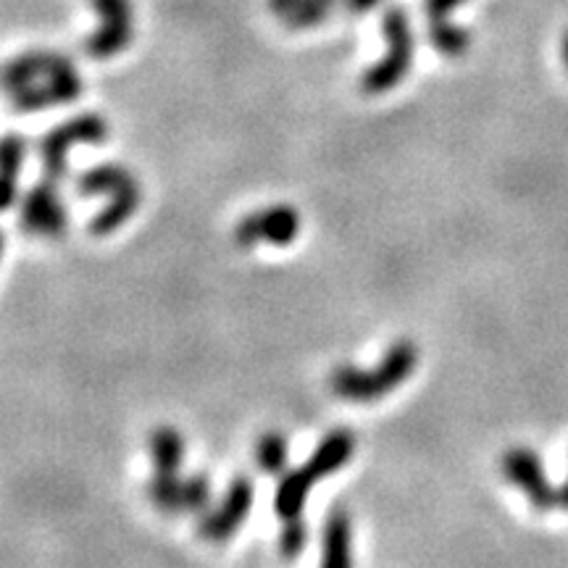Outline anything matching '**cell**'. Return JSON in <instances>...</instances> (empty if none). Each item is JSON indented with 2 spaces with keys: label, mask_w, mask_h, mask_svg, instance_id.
<instances>
[{
  "label": "cell",
  "mask_w": 568,
  "mask_h": 568,
  "mask_svg": "<svg viewBox=\"0 0 568 568\" xmlns=\"http://www.w3.org/2000/svg\"><path fill=\"white\" fill-rule=\"evenodd\" d=\"M419 364V347L411 339H398L387 347L374 369H358V366H337L330 377V387L337 398L347 403H377L396 392L400 385L408 382Z\"/></svg>",
  "instance_id": "obj_1"
},
{
  "label": "cell",
  "mask_w": 568,
  "mask_h": 568,
  "mask_svg": "<svg viewBox=\"0 0 568 568\" xmlns=\"http://www.w3.org/2000/svg\"><path fill=\"white\" fill-rule=\"evenodd\" d=\"M382 32L387 37L385 58L371 64L364 71V77H360V87H364L366 96L392 92L408 77L413 66V30L408 11L400 9V5L387 9L382 16Z\"/></svg>",
  "instance_id": "obj_2"
},
{
  "label": "cell",
  "mask_w": 568,
  "mask_h": 568,
  "mask_svg": "<svg viewBox=\"0 0 568 568\" xmlns=\"http://www.w3.org/2000/svg\"><path fill=\"white\" fill-rule=\"evenodd\" d=\"M111 135L109 122L100 113H77V116L66 119L58 126H53L48 135L37 143L40 164L43 174L53 182H62L69 177V153L75 145H100Z\"/></svg>",
  "instance_id": "obj_3"
},
{
  "label": "cell",
  "mask_w": 568,
  "mask_h": 568,
  "mask_svg": "<svg viewBox=\"0 0 568 568\" xmlns=\"http://www.w3.org/2000/svg\"><path fill=\"white\" fill-rule=\"evenodd\" d=\"M85 79L79 77L77 66L71 58L53 69L51 75L35 79V82L19 87V90L9 92L13 113H40L58 109V105H69L82 98Z\"/></svg>",
  "instance_id": "obj_4"
},
{
  "label": "cell",
  "mask_w": 568,
  "mask_h": 568,
  "mask_svg": "<svg viewBox=\"0 0 568 568\" xmlns=\"http://www.w3.org/2000/svg\"><path fill=\"white\" fill-rule=\"evenodd\" d=\"M19 226L32 237L62 240L69 230V209L53 179L32 185L19 205Z\"/></svg>",
  "instance_id": "obj_5"
},
{
  "label": "cell",
  "mask_w": 568,
  "mask_h": 568,
  "mask_svg": "<svg viewBox=\"0 0 568 568\" xmlns=\"http://www.w3.org/2000/svg\"><path fill=\"white\" fill-rule=\"evenodd\" d=\"M151 503L162 513L179 516V513H205L211 505V479L205 474H153L145 487Z\"/></svg>",
  "instance_id": "obj_6"
},
{
  "label": "cell",
  "mask_w": 568,
  "mask_h": 568,
  "mask_svg": "<svg viewBox=\"0 0 568 568\" xmlns=\"http://www.w3.org/2000/svg\"><path fill=\"white\" fill-rule=\"evenodd\" d=\"M90 3L100 16V26L85 40V53L98 62H105L130 48L132 37H135L132 0H90Z\"/></svg>",
  "instance_id": "obj_7"
},
{
  "label": "cell",
  "mask_w": 568,
  "mask_h": 568,
  "mask_svg": "<svg viewBox=\"0 0 568 568\" xmlns=\"http://www.w3.org/2000/svg\"><path fill=\"white\" fill-rule=\"evenodd\" d=\"M253 500H256V487L247 477H235L226 487L224 498L219 500L216 508H209L200 519V537L205 543H226L243 530V524L250 516Z\"/></svg>",
  "instance_id": "obj_8"
},
{
  "label": "cell",
  "mask_w": 568,
  "mask_h": 568,
  "mask_svg": "<svg viewBox=\"0 0 568 568\" xmlns=\"http://www.w3.org/2000/svg\"><path fill=\"white\" fill-rule=\"evenodd\" d=\"M300 235V213L292 205H269V209H260L247 213L240 219L235 226V243L240 247H253V245H277L287 247L292 245Z\"/></svg>",
  "instance_id": "obj_9"
},
{
  "label": "cell",
  "mask_w": 568,
  "mask_h": 568,
  "mask_svg": "<svg viewBox=\"0 0 568 568\" xmlns=\"http://www.w3.org/2000/svg\"><path fill=\"white\" fill-rule=\"evenodd\" d=\"M500 469L519 487L537 511H553L558 505V490L543 469V458L530 447H511L500 460Z\"/></svg>",
  "instance_id": "obj_10"
},
{
  "label": "cell",
  "mask_w": 568,
  "mask_h": 568,
  "mask_svg": "<svg viewBox=\"0 0 568 568\" xmlns=\"http://www.w3.org/2000/svg\"><path fill=\"white\" fill-rule=\"evenodd\" d=\"M353 453H356V437H353V432L334 430L316 445V450L305 460L303 471L309 474L313 482H322V479L332 477V474L343 471L347 460L353 458Z\"/></svg>",
  "instance_id": "obj_11"
},
{
  "label": "cell",
  "mask_w": 568,
  "mask_h": 568,
  "mask_svg": "<svg viewBox=\"0 0 568 568\" xmlns=\"http://www.w3.org/2000/svg\"><path fill=\"white\" fill-rule=\"evenodd\" d=\"M140 203H143V192H140V182H132L126 185L124 190L113 192L109 198V203L100 209L96 216H92L90 222V232L96 237H109L113 235L116 230H122V226L130 222L132 216H135Z\"/></svg>",
  "instance_id": "obj_12"
},
{
  "label": "cell",
  "mask_w": 568,
  "mask_h": 568,
  "mask_svg": "<svg viewBox=\"0 0 568 568\" xmlns=\"http://www.w3.org/2000/svg\"><path fill=\"white\" fill-rule=\"evenodd\" d=\"M26 162V140L22 135L0 137V213L19 198V174Z\"/></svg>",
  "instance_id": "obj_13"
},
{
  "label": "cell",
  "mask_w": 568,
  "mask_h": 568,
  "mask_svg": "<svg viewBox=\"0 0 568 568\" xmlns=\"http://www.w3.org/2000/svg\"><path fill=\"white\" fill-rule=\"evenodd\" d=\"M137 182V177L122 164H96L92 169L77 177L75 190L82 198H111L113 192L124 190L126 185Z\"/></svg>",
  "instance_id": "obj_14"
},
{
  "label": "cell",
  "mask_w": 568,
  "mask_h": 568,
  "mask_svg": "<svg viewBox=\"0 0 568 568\" xmlns=\"http://www.w3.org/2000/svg\"><path fill=\"white\" fill-rule=\"evenodd\" d=\"M353 521L345 508H334L324 524V553L322 564L326 568H345L353 564Z\"/></svg>",
  "instance_id": "obj_15"
},
{
  "label": "cell",
  "mask_w": 568,
  "mask_h": 568,
  "mask_svg": "<svg viewBox=\"0 0 568 568\" xmlns=\"http://www.w3.org/2000/svg\"><path fill=\"white\" fill-rule=\"evenodd\" d=\"M313 487H316V482L303 469L282 474V482H279L277 494H274V513L282 521L303 516V508L309 503Z\"/></svg>",
  "instance_id": "obj_16"
},
{
  "label": "cell",
  "mask_w": 568,
  "mask_h": 568,
  "mask_svg": "<svg viewBox=\"0 0 568 568\" xmlns=\"http://www.w3.org/2000/svg\"><path fill=\"white\" fill-rule=\"evenodd\" d=\"M151 456L156 474H179L185 460V437L174 426H158L151 434Z\"/></svg>",
  "instance_id": "obj_17"
},
{
  "label": "cell",
  "mask_w": 568,
  "mask_h": 568,
  "mask_svg": "<svg viewBox=\"0 0 568 568\" xmlns=\"http://www.w3.org/2000/svg\"><path fill=\"white\" fill-rule=\"evenodd\" d=\"M256 460L258 469L266 477H282L287 471V460H290V447L282 432H266L260 434L256 443Z\"/></svg>",
  "instance_id": "obj_18"
},
{
  "label": "cell",
  "mask_w": 568,
  "mask_h": 568,
  "mask_svg": "<svg viewBox=\"0 0 568 568\" xmlns=\"http://www.w3.org/2000/svg\"><path fill=\"white\" fill-rule=\"evenodd\" d=\"M430 43L437 53H443L447 58H458L469 51L471 35L464 26L453 24L450 19H443V22H430Z\"/></svg>",
  "instance_id": "obj_19"
},
{
  "label": "cell",
  "mask_w": 568,
  "mask_h": 568,
  "mask_svg": "<svg viewBox=\"0 0 568 568\" xmlns=\"http://www.w3.org/2000/svg\"><path fill=\"white\" fill-rule=\"evenodd\" d=\"M334 3H337V0H300V5L285 19V24L290 26V30H313V26L326 22Z\"/></svg>",
  "instance_id": "obj_20"
},
{
  "label": "cell",
  "mask_w": 568,
  "mask_h": 568,
  "mask_svg": "<svg viewBox=\"0 0 568 568\" xmlns=\"http://www.w3.org/2000/svg\"><path fill=\"white\" fill-rule=\"evenodd\" d=\"M305 543H309V530H305L303 519L285 521L282 532H279V556L285 560H296L303 556Z\"/></svg>",
  "instance_id": "obj_21"
},
{
  "label": "cell",
  "mask_w": 568,
  "mask_h": 568,
  "mask_svg": "<svg viewBox=\"0 0 568 568\" xmlns=\"http://www.w3.org/2000/svg\"><path fill=\"white\" fill-rule=\"evenodd\" d=\"M464 3L466 0H424V13L430 22H443V19H450V13Z\"/></svg>",
  "instance_id": "obj_22"
},
{
  "label": "cell",
  "mask_w": 568,
  "mask_h": 568,
  "mask_svg": "<svg viewBox=\"0 0 568 568\" xmlns=\"http://www.w3.org/2000/svg\"><path fill=\"white\" fill-rule=\"evenodd\" d=\"M345 3L353 13H366V11H371L374 5L382 3V0H345Z\"/></svg>",
  "instance_id": "obj_23"
},
{
  "label": "cell",
  "mask_w": 568,
  "mask_h": 568,
  "mask_svg": "<svg viewBox=\"0 0 568 568\" xmlns=\"http://www.w3.org/2000/svg\"><path fill=\"white\" fill-rule=\"evenodd\" d=\"M558 505H564L568 511V479H566V485L558 490Z\"/></svg>",
  "instance_id": "obj_24"
},
{
  "label": "cell",
  "mask_w": 568,
  "mask_h": 568,
  "mask_svg": "<svg viewBox=\"0 0 568 568\" xmlns=\"http://www.w3.org/2000/svg\"><path fill=\"white\" fill-rule=\"evenodd\" d=\"M564 62H566V69H568V32H566V37H564Z\"/></svg>",
  "instance_id": "obj_25"
},
{
  "label": "cell",
  "mask_w": 568,
  "mask_h": 568,
  "mask_svg": "<svg viewBox=\"0 0 568 568\" xmlns=\"http://www.w3.org/2000/svg\"><path fill=\"white\" fill-rule=\"evenodd\" d=\"M3 245H5V240H3V232H0V258H3Z\"/></svg>",
  "instance_id": "obj_26"
}]
</instances>
